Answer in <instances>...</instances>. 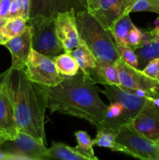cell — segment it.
Masks as SVG:
<instances>
[{
	"mask_svg": "<svg viewBox=\"0 0 159 160\" xmlns=\"http://www.w3.org/2000/svg\"><path fill=\"white\" fill-rule=\"evenodd\" d=\"M51 113L59 112L87 120L98 128L104 120L107 106L101 99L100 88L80 70L74 76H63L55 87L43 85Z\"/></svg>",
	"mask_w": 159,
	"mask_h": 160,
	"instance_id": "cell-1",
	"label": "cell"
},
{
	"mask_svg": "<svg viewBox=\"0 0 159 160\" xmlns=\"http://www.w3.org/2000/svg\"><path fill=\"white\" fill-rule=\"evenodd\" d=\"M3 78L12 100L18 131L46 144L45 117L48 106L43 85L31 81L24 69L10 67L3 73Z\"/></svg>",
	"mask_w": 159,
	"mask_h": 160,
	"instance_id": "cell-2",
	"label": "cell"
},
{
	"mask_svg": "<svg viewBox=\"0 0 159 160\" xmlns=\"http://www.w3.org/2000/svg\"><path fill=\"white\" fill-rule=\"evenodd\" d=\"M76 20L80 39L91 51L97 62L115 63L121 59L110 31L94 16L85 9L76 13Z\"/></svg>",
	"mask_w": 159,
	"mask_h": 160,
	"instance_id": "cell-3",
	"label": "cell"
},
{
	"mask_svg": "<svg viewBox=\"0 0 159 160\" xmlns=\"http://www.w3.org/2000/svg\"><path fill=\"white\" fill-rule=\"evenodd\" d=\"M27 24L31 34L32 49L53 59L65 52L55 31V17L29 19Z\"/></svg>",
	"mask_w": 159,
	"mask_h": 160,
	"instance_id": "cell-4",
	"label": "cell"
},
{
	"mask_svg": "<svg viewBox=\"0 0 159 160\" xmlns=\"http://www.w3.org/2000/svg\"><path fill=\"white\" fill-rule=\"evenodd\" d=\"M116 141L125 147V154L147 160H159V145L149 140L132 126L122 128L118 131Z\"/></svg>",
	"mask_w": 159,
	"mask_h": 160,
	"instance_id": "cell-5",
	"label": "cell"
},
{
	"mask_svg": "<svg viewBox=\"0 0 159 160\" xmlns=\"http://www.w3.org/2000/svg\"><path fill=\"white\" fill-rule=\"evenodd\" d=\"M24 71L33 82L46 87H55L63 80L52 59L32 49L26 62Z\"/></svg>",
	"mask_w": 159,
	"mask_h": 160,
	"instance_id": "cell-6",
	"label": "cell"
},
{
	"mask_svg": "<svg viewBox=\"0 0 159 160\" xmlns=\"http://www.w3.org/2000/svg\"><path fill=\"white\" fill-rule=\"evenodd\" d=\"M2 151L17 156L19 160H45L48 148L45 144L23 132H19L17 138L6 140L0 145Z\"/></svg>",
	"mask_w": 159,
	"mask_h": 160,
	"instance_id": "cell-7",
	"label": "cell"
},
{
	"mask_svg": "<svg viewBox=\"0 0 159 160\" xmlns=\"http://www.w3.org/2000/svg\"><path fill=\"white\" fill-rule=\"evenodd\" d=\"M120 84L129 89H140L147 92H158L159 81L145 74L142 70L129 65L122 59L115 62Z\"/></svg>",
	"mask_w": 159,
	"mask_h": 160,
	"instance_id": "cell-8",
	"label": "cell"
},
{
	"mask_svg": "<svg viewBox=\"0 0 159 160\" xmlns=\"http://www.w3.org/2000/svg\"><path fill=\"white\" fill-rule=\"evenodd\" d=\"M104 90L100 88V92L104 94L110 102H118L124 106L126 110L124 116L125 123L126 126H130L133 119L144 106L147 98L137 96L119 86L104 84Z\"/></svg>",
	"mask_w": 159,
	"mask_h": 160,
	"instance_id": "cell-9",
	"label": "cell"
},
{
	"mask_svg": "<svg viewBox=\"0 0 159 160\" xmlns=\"http://www.w3.org/2000/svg\"><path fill=\"white\" fill-rule=\"evenodd\" d=\"M131 126L145 138L157 143L159 141V107L147 98Z\"/></svg>",
	"mask_w": 159,
	"mask_h": 160,
	"instance_id": "cell-10",
	"label": "cell"
},
{
	"mask_svg": "<svg viewBox=\"0 0 159 160\" xmlns=\"http://www.w3.org/2000/svg\"><path fill=\"white\" fill-rule=\"evenodd\" d=\"M55 31L65 52L70 53L80 44L74 8L56 16Z\"/></svg>",
	"mask_w": 159,
	"mask_h": 160,
	"instance_id": "cell-11",
	"label": "cell"
},
{
	"mask_svg": "<svg viewBox=\"0 0 159 160\" xmlns=\"http://www.w3.org/2000/svg\"><path fill=\"white\" fill-rule=\"evenodd\" d=\"M135 0H98L94 10L90 13L109 30L119 17L129 13V9Z\"/></svg>",
	"mask_w": 159,
	"mask_h": 160,
	"instance_id": "cell-12",
	"label": "cell"
},
{
	"mask_svg": "<svg viewBox=\"0 0 159 160\" xmlns=\"http://www.w3.org/2000/svg\"><path fill=\"white\" fill-rule=\"evenodd\" d=\"M0 131L7 140L16 138L19 134L13 106L3 73L0 75Z\"/></svg>",
	"mask_w": 159,
	"mask_h": 160,
	"instance_id": "cell-13",
	"label": "cell"
},
{
	"mask_svg": "<svg viewBox=\"0 0 159 160\" xmlns=\"http://www.w3.org/2000/svg\"><path fill=\"white\" fill-rule=\"evenodd\" d=\"M4 46L9 50L11 54V68L17 70L24 69L26 61L32 50L31 34L28 24L23 33L20 35L9 39L5 43Z\"/></svg>",
	"mask_w": 159,
	"mask_h": 160,
	"instance_id": "cell-14",
	"label": "cell"
},
{
	"mask_svg": "<svg viewBox=\"0 0 159 160\" xmlns=\"http://www.w3.org/2000/svg\"><path fill=\"white\" fill-rule=\"evenodd\" d=\"M73 7L72 0H30L29 19L56 17Z\"/></svg>",
	"mask_w": 159,
	"mask_h": 160,
	"instance_id": "cell-15",
	"label": "cell"
},
{
	"mask_svg": "<svg viewBox=\"0 0 159 160\" xmlns=\"http://www.w3.org/2000/svg\"><path fill=\"white\" fill-rule=\"evenodd\" d=\"M90 79L97 84L121 86L118 70L115 63L106 62H98L96 68L90 72Z\"/></svg>",
	"mask_w": 159,
	"mask_h": 160,
	"instance_id": "cell-16",
	"label": "cell"
},
{
	"mask_svg": "<svg viewBox=\"0 0 159 160\" xmlns=\"http://www.w3.org/2000/svg\"><path fill=\"white\" fill-rule=\"evenodd\" d=\"M144 31V40L139 48L135 49L139 61V69L143 70L151 60L159 57V38L151 36Z\"/></svg>",
	"mask_w": 159,
	"mask_h": 160,
	"instance_id": "cell-17",
	"label": "cell"
},
{
	"mask_svg": "<svg viewBox=\"0 0 159 160\" xmlns=\"http://www.w3.org/2000/svg\"><path fill=\"white\" fill-rule=\"evenodd\" d=\"M89 160L81 154L76 147H71L62 142H52L45 156V160Z\"/></svg>",
	"mask_w": 159,
	"mask_h": 160,
	"instance_id": "cell-18",
	"label": "cell"
},
{
	"mask_svg": "<svg viewBox=\"0 0 159 160\" xmlns=\"http://www.w3.org/2000/svg\"><path fill=\"white\" fill-rule=\"evenodd\" d=\"M70 54L76 59L80 67V70L86 77L90 78V72L96 68L98 62L86 44L80 41V44L75 49H73Z\"/></svg>",
	"mask_w": 159,
	"mask_h": 160,
	"instance_id": "cell-19",
	"label": "cell"
},
{
	"mask_svg": "<svg viewBox=\"0 0 159 160\" xmlns=\"http://www.w3.org/2000/svg\"><path fill=\"white\" fill-rule=\"evenodd\" d=\"M117 132L110 128L99 127L97 128V134L94 139L95 145L109 148L114 152H124L125 147L116 141Z\"/></svg>",
	"mask_w": 159,
	"mask_h": 160,
	"instance_id": "cell-20",
	"label": "cell"
},
{
	"mask_svg": "<svg viewBox=\"0 0 159 160\" xmlns=\"http://www.w3.org/2000/svg\"><path fill=\"white\" fill-rule=\"evenodd\" d=\"M129 13H126L118 19L109 29L115 45H127V38L132 28Z\"/></svg>",
	"mask_w": 159,
	"mask_h": 160,
	"instance_id": "cell-21",
	"label": "cell"
},
{
	"mask_svg": "<svg viewBox=\"0 0 159 160\" xmlns=\"http://www.w3.org/2000/svg\"><path fill=\"white\" fill-rule=\"evenodd\" d=\"M58 71L63 76H74L80 71L76 59L70 53L63 52L53 58Z\"/></svg>",
	"mask_w": 159,
	"mask_h": 160,
	"instance_id": "cell-22",
	"label": "cell"
},
{
	"mask_svg": "<svg viewBox=\"0 0 159 160\" xmlns=\"http://www.w3.org/2000/svg\"><path fill=\"white\" fill-rule=\"evenodd\" d=\"M74 135L77 142L76 149L81 154L88 158L89 160H98L94 152V139H91L88 133L84 131H75Z\"/></svg>",
	"mask_w": 159,
	"mask_h": 160,
	"instance_id": "cell-23",
	"label": "cell"
},
{
	"mask_svg": "<svg viewBox=\"0 0 159 160\" xmlns=\"http://www.w3.org/2000/svg\"><path fill=\"white\" fill-rule=\"evenodd\" d=\"M28 20L22 17L7 19L2 28L4 35L9 39L20 35L27 27Z\"/></svg>",
	"mask_w": 159,
	"mask_h": 160,
	"instance_id": "cell-24",
	"label": "cell"
},
{
	"mask_svg": "<svg viewBox=\"0 0 159 160\" xmlns=\"http://www.w3.org/2000/svg\"><path fill=\"white\" fill-rule=\"evenodd\" d=\"M137 12H151L159 15V0H135L129 13Z\"/></svg>",
	"mask_w": 159,
	"mask_h": 160,
	"instance_id": "cell-25",
	"label": "cell"
},
{
	"mask_svg": "<svg viewBox=\"0 0 159 160\" xmlns=\"http://www.w3.org/2000/svg\"><path fill=\"white\" fill-rule=\"evenodd\" d=\"M117 51L120 58L129 65L139 69V61L135 51L128 45H116Z\"/></svg>",
	"mask_w": 159,
	"mask_h": 160,
	"instance_id": "cell-26",
	"label": "cell"
},
{
	"mask_svg": "<svg viewBox=\"0 0 159 160\" xmlns=\"http://www.w3.org/2000/svg\"><path fill=\"white\" fill-rule=\"evenodd\" d=\"M143 40H144V31L137 28L136 25H132V28L127 38L128 46L135 50L142 45Z\"/></svg>",
	"mask_w": 159,
	"mask_h": 160,
	"instance_id": "cell-27",
	"label": "cell"
},
{
	"mask_svg": "<svg viewBox=\"0 0 159 160\" xmlns=\"http://www.w3.org/2000/svg\"><path fill=\"white\" fill-rule=\"evenodd\" d=\"M142 71L147 76L159 81V57L150 61Z\"/></svg>",
	"mask_w": 159,
	"mask_h": 160,
	"instance_id": "cell-28",
	"label": "cell"
},
{
	"mask_svg": "<svg viewBox=\"0 0 159 160\" xmlns=\"http://www.w3.org/2000/svg\"><path fill=\"white\" fill-rule=\"evenodd\" d=\"M17 17H22L21 4H20V0H12L10 9H9L8 19Z\"/></svg>",
	"mask_w": 159,
	"mask_h": 160,
	"instance_id": "cell-29",
	"label": "cell"
},
{
	"mask_svg": "<svg viewBox=\"0 0 159 160\" xmlns=\"http://www.w3.org/2000/svg\"><path fill=\"white\" fill-rule=\"evenodd\" d=\"M12 2V0H1L0 1V18L8 19Z\"/></svg>",
	"mask_w": 159,
	"mask_h": 160,
	"instance_id": "cell-30",
	"label": "cell"
},
{
	"mask_svg": "<svg viewBox=\"0 0 159 160\" xmlns=\"http://www.w3.org/2000/svg\"><path fill=\"white\" fill-rule=\"evenodd\" d=\"M79 2L85 8V9L92 12L96 9L98 0H79Z\"/></svg>",
	"mask_w": 159,
	"mask_h": 160,
	"instance_id": "cell-31",
	"label": "cell"
},
{
	"mask_svg": "<svg viewBox=\"0 0 159 160\" xmlns=\"http://www.w3.org/2000/svg\"><path fill=\"white\" fill-rule=\"evenodd\" d=\"M21 4L22 17L26 20H29V8H30V0H20Z\"/></svg>",
	"mask_w": 159,
	"mask_h": 160,
	"instance_id": "cell-32",
	"label": "cell"
},
{
	"mask_svg": "<svg viewBox=\"0 0 159 160\" xmlns=\"http://www.w3.org/2000/svg\"><path fill=\"white\" fill-rule=\"evenodd\" d=\"M6 20H7V19L0 18V45H4L5 43L9 40V38H6L2 32V28L4 26L5 23L6 22Z\"/></svg>",
	"mask_w": 159,
	"mask_h": 160,
	"instance_id": "cell-33",
	"label": "cell"
},
{
	"mask_svg": "<svg viewBox=\"0 0 159 160\" xmlns=\"http://www.w3.org/2000/svg\"><path fill=\"white\" fill-rule=\"evenodd\" d=\"M0 160H19L17 156L9 154L0 148Z\"/></svg>",
	"mask_w": 159,
	"mask_h": 160,
	"instance_id": "cell-34",
	"label": "cell"
},
{
	"mask_svg": "<svg viewBox=\"0 0 159 160\" xmlns=\"http://www.w3.org/2000/svg\"><path fill=\"white\" fill-rule=\"evenodd\" d=\"M147 32L150 35L159 38V18H157L154 22V28L151 31H147Z\"/></svg>",
	"mask_w": 159,
	"mask_h": 160,
	"instance_id": "cell-35",
	"label": "cell"
},
{
	"mask_svg": "<svg viewBox=\"0 0 159 160\" xmlns=\"http://www.w3.org/2000/svg\"><path fill=\"white\" fill-rule=\"evenodd\" d=\"M147 99H149L150 101L152 102L156 106L159 107V94L155 97H152V98H147Z\"/></svg>",
	"mask_w": 159,
	"mask_h": 160,
	"instance_id": "cell-36",
	"label": "cell"
},
{
	"mask_svg": "<svg viewBox=\"0 0 159 160\" xmlns=\"http://www.w3.org/2000/svg\"><path fill=\"white\" fill-rule=\"evenodd\" d=\"M6 140H7V138H6L3 135L2 133L0 131V145H1V144H2L4 142H6Z\"/></svg>",
	"mask_w": 159,
	"mask_h": 160,
	"instance_id": "cell-37",
	"label": "cell"
},
{
	"mask_svg": "<svg viewBox=\"0 0 159 160\" xmlns=\"http://www.w3.org/2000/svg\"><path fill=\"white\" fill-rule=\"evenodd\" d=\"M157 144H158V145H159V141H158V142H157Z\"/></svg>",
	"mask_w": 159,
	"mask_h": 160,
	"instance_id": "cell-38",
	"label": "cell"
},
{
	"mask_svg": "<svg viewBox=\"0 0 159 160\" xmlns=\"http://www.w3.org/2000/svg\"><path fill=\"white\" fill-rule=\"evenodd\" d=\"M0 1H1V0H0Z\"/></svg>",
	"mask_w": 159,
	"mask_h": 160,
	"instance_id": "cell-39",
	"label": "cell"
}]
</instances>
